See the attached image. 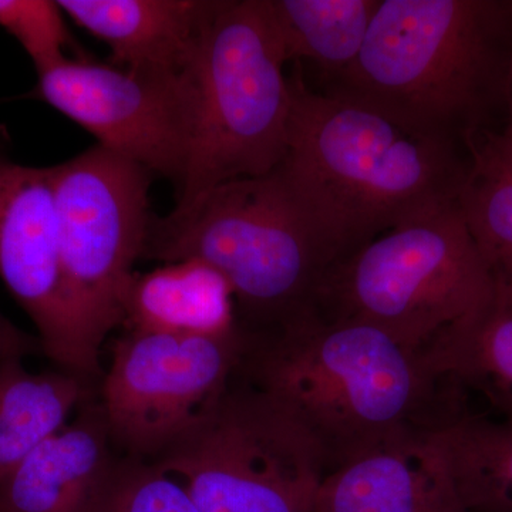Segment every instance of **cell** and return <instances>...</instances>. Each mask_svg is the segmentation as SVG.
<instances>
[{"mask_svg": "<svg viewBox=\"0 0 512 512\" xmlns=\"http://www.w3.org/2000/svg\"><path fill=\"white\" fill-rule=\"evenodd\" d=\"M242 330L237 376L311 437L326 474L466 407V392L437 376L421 350L365 323L326 319L311 306L275 328Z\"/></svg>", "mask_w": 512, "mask_h": 512, "instance_id": "obj_1", "label": "cell"}, {"mask_svg": "<svg viewBox=\"0 0 512 512\" xmlns=\"http://www.w3.org/2000/svg\"><path fill=\"white\" fill-rule=\"evenodd\" d=\"M285 156L275 168L336 262L403 222L457 200L466 144L417 130L367 104L318 93L289 74Z\"/></svg>", "mask_w": 512, "mask_h": 512, "instance_id": "obj_2", "label": "cell"}, {"mask_svg": "<svg viewBox=\"0 0 512 512\" xmlns=\"http://www.w3.org/2000/svg\"><path fill=\"white\" fill-rule=\"evenodd\" d=\"M511 56V0H379L359 57L326 93L464 143L507 117Z\"/></svg>", "mask_w": 512, "mask_h": 512, "instance_id": "obj_3", "label": "cell"}, {"mask_svg": "<svg viewBox=\"0 0 512 512\" xmlns=\"http://www.w3.org/2000/svg\"><path fill=\"white\" fill-rule=\"evenodd\" d=\"M143 259H197L227 281L241 328L265 330L311 308L336 256L278 171L218 185L154 214Z\"/></svg>", "mask_w": 512, "mask_h": 512, "instance_id": "obj_4", "label": "cell"}, {"mask_svg": "<svg viewBox=\"0 0 512 512\" xmlns=\"http://www.w3.org/2000/svg\"><path fill=\"white\" fill-rule=\"evenodd\" d=\"M286 63L268 0H221L191 66L197 126L175 207L281 164L291 114Z\"/></svg>", "mask_w": 512, "mask_h": 512, "instance_id": "obj_5", "label": "cell"}, {"mask_svg": "<svg viewBox=\"0 0 512 512\" xmlns=\"http://www.w3.org/2000/svg\"><path fill=\"white\" fill-rule=\"evenodd\" d=\"M493 284L457 200L403 222L335 262L313 308L421 350L473 311Z\"/></svg>", "mask_w": 512, "mask_h": 512, "instance_id": "obj_6", "label": "cell"}, {"mask_svg": "<svg viewBox=\"0 0 512 512\" xmlns=\"http://www.w3.org/2000/svg\"><path fill=\"white\" fill-rule=\"evenodd\" d=\"M53 170L64 296L90 380L100 373L104 340L123 325L124 298L154 215V175L99 144Z\"/></svg>", "mask_w": 512, "mask_h": 512, "instance_id": "obj_7", "label": "cell"}, {"mask_svg": "<svg viewBox=\"0 0 512 512\" xmlns=\"http://www.w3.org/2000/svg\"><path fill=\"white\" fill-rule=\"evenodd\" d=\"M151 463L198 512H312L325 466L282 407L235 375L197 426Z\"/></svg>", "mask_w": 512, "mask_h": 512, "instance_id": "obj_8", "label": "cell"}, {"mask_svg": "<svg viewBox=\"0 0 512 512\" xmlns=\"http://www.w3.org/2000/svg\"><path fill=\"white\" fill-rule=\"evenodd\" d=\"M242 349L239 325L220 336L127 329L100 389L113 444L141 460L163 454L211 412L237 375Z\"/></svg>", "mask_w": 512, "mask_h": 512, "instance_id": "obj_9", "label": "cell"}, {"mask_svg": "<svg viewBox=\"0 0 512 512\" xmlns=\"http://www.w3.org/2000/svg\"><path fill=\"white\" fill-rule=\"evenodd\" d=\"M37 96L86 128L99 146L183 187L194 151L197 92L184 73L66 60L39 73Z\"/></svg>", "mask_w": 512, "mask_h": 512, "instance_id": "obj_10", "label": "cell"}, {"mask_svg": "<svg viewBox=\"0 0 512 512\" xmlns=\"http://www.w3.org/2000/svg\"><path fill=\"white\" fill-rule=\"evenodd\" d=\"M0 279L35 323L40 350L84 377L64 296L53 167L0 158Z\"/></svg>", "mask_w": 512, "mask_h": 512, "instance_id": "obj_11", "label": "cell"}, {"mask_svg": "<svg viewBox=\"0 0 512 512\" xmlns=\"http://www.w3.org/2000/svg\"><path fill=\"white\" fill-rule=\"evenodd\" d=\"M312 512H470L429 430L393 434L326 474Z\"/></svg>", "mask_w": 512, "mask_h": 512, "instance_id": "obj_12", "label": "cell"}, {"mask_svg": "<svg viewBox=\"0 0 512 512\" xmlns=\"http://www.w3.org/2000/svg\"><path fill=\"white\" fill-rule=\"evenodd\" d=\"M221 0H59L76 25L109 46L111 64L140 72L190 70Z\"/></svg>", "mask_w": 512, "mask_h": 512, "instance_id": "obj_13", "label": "cell"}, {"mask_svg": "<svg viewBox=\"0 0 512 512\" xmlns=\"http://www.w3.org/2000/svg\"><path fill=\"white\" fill-rule=\"evenodd\" d=\"M100 404L72 420L0 481V512H90L117 458Z\"/></svg>", "mask_w": 512, "mask_h": 512, "instance_id": "obj_14", "label": "cell"}, {"mask_svg": "<svg viewBox=\"0 0 512 512\" xmlns=\"http://www.w3.org/2000/svg\"><path fill=\"white\" fill-rule=\"evenodd\" d=\"M123 315L127 329L165 335L220 336L238 326L227 281L197 259L168 262L147 274L136 272Z\"/></svg>", "mask_w": 512, "mask_h": 512, "instance_id": "obj_15", "label": "cell"}, {"mask_svg": "<svg viewBox=\"0 0 512 512\" xmlns=\"http://www.w3.org/2000/svg\"><path fill=\"white\" fill-rule=\"evenodd\" d=\"M424 362L464 392L481 394L497 416L512 417V292L491 289L473 311L421 349Z\"/></svg>", "mask_w": 512, "mask_h": 512, "instance_id": "obj_16", "label": "cell"}, {"mask_svg": "<svg viewBox=\"0 0 512 512\" xmlns=\"http://www.w3.org/2000/svg\"><path fill=\"white\" fill-rule=\"evenodd\" d=\"M458 207L494 288L512 292V126L467 137Z\"/></svg>", "mask_w": 512, "mask_h": 512, "instance_id": "obj_17", "label": "cell"}, {"mask_svg": "<svg viewBox=\"0 0 512 512\" xmlns=\"http://www.w3.org/2000/svg\"><path fill=\"white\" fill-rule=\"evenodd\" d=\"M23 359L0 362V481L66 426L89 396L84 377L30 372Z\"/></svg>", "mask_w": 512, "mask_h": 512, "instance_id": "obj_18", "label": "cell"}, {"mask_svg": "<svg viewBox=\"0 0 512 512\" xmlns=\"http://www.w3.org/2000/svg\"><path fill=\"white\" fill-rule=\"evenodd\" d=\"M470 512H512V417L461 410L429 430Z\"/></svg>", "mask_w": 512, "mask_h": 512, "instance_id": "obj_19", "label": "cell"}, {"mask_svg": "<svg viewBox=\"0 0 512 512\" xmlns=\"http://www.w3.org/2000/svg\"><path fill=\"white\" fill-rule=\"evenodd\" d=\"M289 62L311 60L326 82L360 55L379 0H268Z\"/></svg>", "mask_w": 512, "mask_h": 512, "instance_id": "obj_20", "label": "cell"}, {"mask_svg": "<svg viewBox=\"0 0 512 512\" xmlns=\"http://www.w3.org/2000/svg\"><path fill=\"white\" fill-rule=\"evenodd\" d=\"M90 512H198L177 478L141 458H117Z\"/></svg>", "mask_w": 512, "mask_h": 512, "instance_id": "obj_21", "label": "cell"}, {"mask_svg": "<svg viewBox=\"0 0 512 512\" xmlns=\"http://www.w3.org/2000/svg\"><path fill=\"white\" fill-rule=\"evenodd\" d=\"M63 15L52 0H0V28L18 40L37 73L67 59L64 52L72 37Z\"/></svg>", "mask_w": 512, "mask_h": 512, "instance_id": "obj_22", "label": "cell"}, {"mask_svg": "<svg viewBox=\"0 0 512 512\" xmlns=\"http://www.w3.org/2000/svg\"><path fill=\"white\" fill-rule=\"evenodd\" d=\"M40 349L39 340L20 330L0 312V362L8 357H26Z\"/></svg>", "mask_w": 512, "mask_h": 512, "instance_id": "obj_23", "label": "cell"}, {"mask_svg": "<svg viewBox=\"0 0 512 512\" xmlns=\"http://www.w3.org/2000/svg\"><path fill=\"white\" fill-rule=\"evenodd\" d=\"M511 9H512V0H511ZM505 121L512 126V56H511V66H510V76H508V89H507V117H505Z\"/></svg>", "mask_w": 512, "mask_h": 512, "instance_id": "obj_24", "label": "cell"}]
</instances>
